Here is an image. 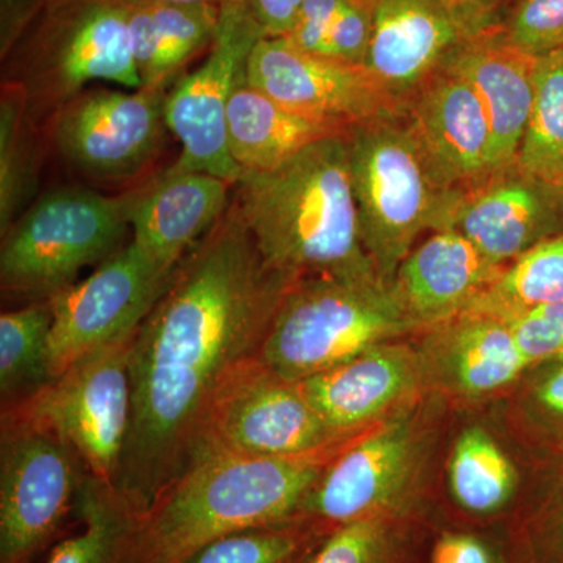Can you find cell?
Masks as SVG:
<instances>
[{
  "instance_id": "6da1fadb",
  "label": "cell",
  "mask_w": 563,
  "mask_h": 563,
  "mask_svg": "<svg viewBox=\"0 0 563 563\" xmlns=\"http://www.w3.org/2000/svg\"><path fill=\"white\" fill-rule=\"evenodd\" d=\"M291 285L232 203L174 269L133 339L131 429L113 487L139 512L184 472L214 391L258 354Z\"/></svg>"
},
{
  "instance_id": "7a4b0ae2",
  "label": "cell",
  "mask_w": 563,
  "mask_h": 563,
  "mask_svg": "<svg viewBox=\"0 0 563 563\" xmlns=\"http://www.w3.org/2000/svg\"><path fill=\"white\" fill-rule=\"evenodd\" d=\"M232 207L269 268L292 284L377 276L363 244L346 136L310 144L268 172H244Z\"/></svg>"
},
{
  "instance_id": "3957f363",
  "label": "cell",
  "mask_w": 563,
  "mask_h": 563,
  "mask_svg": "<svg viewBox=\"0 0 563 563\" xmlns=\"http://www.w3.org/2000/svg\"><path fill=\"white\" fill-rule=\"evenodd\" d=\"M344 443L298 457L196 451L139 515L122 563H185L228 533L292 520Z\"/></svg>"
},
{
  "instance_id": "277c9868",
  "label": "cell",
  "mask_w": 563,
  "mask_h": 563,
  "mask_svg": "<svg viewBox=\"0 0 563 563\" xmlns=\"http://www.w3.org/2000/svg\"><path fill=\"white\" fill-rule=\"evenodd\" d=\"M413 333L420 329L393 285L379 277L306 279L282 298L258 358L285 379L301 383Z\"/></svg>"
},
{
  "instance_id": "5b68a950",
  "label": "cell",
  "mask_w": 563,
  "mask_h": 563,
  "mask_svg": "<svg viewBox=\"0 0 563 563\" xmlns=\"http://www.w3.org/2000/svg\"><path fill=\"white\" fill-rule=\"evenodd\" d=\"M346 144L363 244L393 285L420 235L448 228L459 195L440 190L406 118L352 128Z\"/></svg>"
},
{
  "instance_id": "8992f818",
  "label": "cell",
  "mask_w": 563,
  "mask_h": 563,
  "mask_svg": "<svg viewBox=\"0 0 563 563\" xmlns=\"http://www.w3.org/2000/svg\"><path fill=\"white\" fill-rule=\"evenodd\" d=\"M21 38L3 81L24 88L31 113L57 110L98 81L143 87L124 0H51Z\"/></svg>"
},
{
  "instance_id": "52a82bcc",
  "label": "cell",
  "mask_w": 563,
  "mask_h": 563,
  "mask_svg": "<svg viewBox=\"0 0 563 563\" xmlns=\"http://www.w3.org/2000/svg\"><path fill=\"white\" fill-rule=\"evenodd\" d=\"M354 439L324 466L296 518L336 528L365 518H396L412 506L437 442L429 407L410 401Z\"/></svg>"
},
{
  "instance_id": "ba28073f",
  "label": "cell",
  "mask_w": 563,
  "mask_h": 563,
  "mask_svg": "<svg viewBox=\"0 0 563 563\" xmlns=\"http://www.w3.org/2000/svg\"><path fill=\"white\" fill-rule=\"evenodd\" d=\"M128 229L125 196L76 187L46 192L2 233V290L36 301L54 298L81 269L121 250Z\"/></svg>"
},
{
  "instance_id": "9c48e42d",
  "label": "cell",
  "mask_w": 563,
  "mask_h": 563,
  "mask_svg": "<svg viewBox=\"0 0 563 563\" xmlns=\"http://www.w3.org/2000/svg\"><path fill=\"white\" fill-rule=\"evenodd\" d=\"M88 472L65 439L14 406L0 433V561L27 563L77 507Z\"/></svg>"
},
{
  "instance_id": "30bf717a",
  "label": "cell",
  "mask_w": 563,
  "mask_h": 563,
  "mask_svg": "<svg viewBox=\"0 0 563 563\" xmlns=\"http://www.w3.org/2000/svg\"><path fill=\"white\" fill-rule=\"evenodd\" d=\"M351 439L333 432L301 385L273 372L257 354L235 366L214 391L195 453L298 457Z\"/></svg>"
},
{
  "instance_id": "8fae6325",
  "label": "cell",
  "mask_w": 563,
  "mask_h": 563,
  "mask_svg": "<svg viewBox=\"0 0 563 563\" xmlns=\"http://www.w3.org/2000/svg\"><path fill=\"white\" fill-rule=\"evenodd\" d=\"M135 332L88 352L24 401L31 415L74 448L92 476L113 485L132 420L131 355Z\"/></svg>"
},
{
  "instance_id": "7c38bea8",
  "label": "cell",
  "mask_w": 563,
  "mask_h": 563,
  "mask_svg": "<svg viewBox=\"0 0 563 563\" xmlns=\"http://www.w3.org/2000/svg\"><path fill=\"white\" fill-rule=\"evenodd\" d=\"M262 38L246 3H222L206 60L166 95V128L179 140L180 168L213 174L232 185L239 181L243 172L229 152L228 109L236 88L246 81L247 63Z\"/></svg>"
},
{
  "instance_id": "4fadbf2b",
  "label": "cell",
  "mask_w": 563,
  "mask_h": 563,
  "mask_svg": "<svg viewBox=\"0 0 563 563\" xmlns=\"http://www.w3.org/2000/svg\"><path fill=\"white\" fill-rule=\"evenodd\" d=\"M169 87L143 85L132 91L90 87L54 110L49 136L58 154L92 180L139 176L165 136Z\"/></svg>"
},
{
  "instance_id": "5bb4252c",
  "label": "cell",
  "mask_w": 563,
  "mask_h": 563,
  "mask_svg": "<svg viewBox=\"0 0 563 563\" xmlns=\"http://www.w3.org/2000/svg\"><path fill=\"white\" fill-rule=\"evenodd\" d=\"M174 269L158 265L131 242L87 279L51 298L54 321L47 366L52 379L88 352L139 331L168 288Z\"/></svg>"
},
{
  "instance_id": "9a60e30c",
  "label": "cell",
  "mask_w": 563,
  "mask_h": 563,
  "mask_svg": "<svg viewBox=\"0 0 563 563\" xmlns=\"http://www.w3.org/2000/svg\"><path fill=\"white\" fill-rule=\"evenodd\" d=\"M246 81L296 113L344 129L407 117L365 65L310 54L287 38L258 41Z\"/></svg>"
},
{
  "instance_id": "2e32d148",
  "label": "cell",
  "mask_w": 563,
  "mask_h": 563,
  "mask_svg": "<svg viewBox=\"0 0 563 563\" xmlns=\"http://www.w3.org/2000/svg\"><path fill=\"white\" fill-rule=\"evenodd\" d=\"M406 120L440 190L463 195L496 172L483 102L455 70L442 66L429 77L407 102Z\"/></svg>"
},
{
  "instance_id": "e0dca14e",
  "label": "cell",
  "mask_w": 563,
  "mask_h": 563,
  "mask_svg": "<svg viewBox=\"0 0 563 563\" xmlns=\"http://www.w3.org/2000/svg\"><path fill=\"white\" fill-rule=\"evenodd\" d=\"M446 229L461 232L496 265H509L563 231V187L510 163L459 195Z\"/></svg>"
},
{
  "instance_id": "ac0fdd59",
  "label": "cell",
  "mask_w": 563,
  "mask_h": 563,
  "mask_svg": "<svg viewBox=\"0 0 563 563\" xmlns=\"http://www.w3.org/2000/svg\"><path fill=\"white\" fill-rule=\"evenodd\" d=\"M372 40L365 68L407 107L459 46L477 35L451 0H368Z\"/></svg>"
},
{
  "instance_id": "d6986e66",
  "label": "cell",
  "mask_w": 563,
  "mask_h": 563,
  "mask_svg": "<svg viewBox=\"0 0 563 563\" xmlns=\"http://www.w3.org/2000/svg\"><path fill=\"white\" fill-rule=\"evenodd\" d=\"M417 335L424 388L455 398L496 395L517 384L532 366L509 322L477 310Z\"/></svg>"
},
{
  "instance_id": "ffe728a7",
  "label": "cell",
  "mask_w": 563,
  "mask_h": 563,
  "mask_svg": "<svg viewBox=\"0 0 563 563\" xmlns=\"http://www.w3.org/2000/svg\"><path fill=\"white\" fill-rule=\"evenodd\" d=\"M299 385L325 424L351 439L415 401L424 380L417 344L395 340L376 344Z\"/></svg>"
},
{
  "instance_id": "44dd1931",
  "label": "cell",
  "mask_w": 563,
  "mask_h": 563,
  "mask_svg": "<svg viewBox=\"0 0 563 563\" xmlns=\"http://www.w3.org/2000/svg\"><path fill=\"white\" fill-rule=\"evenodd\" d=\"M232 190L231 181L188 172L174 163L125 196L132 242L158 265L176 268L224 217L232 203Z\"/></svg>"
},
{
  "instance_id": "7402d4cb",
  "label": "cell",
  "mask_w": 563,
  "mask_h": 563,
  "mask_svg": "<svg viewBox=\"0 0 563 563\" xmlns=\"http://www.w3.org/2000/svg\"><path fill=\"white\" fill-rule=\"evenodd\" d=\"M503 269L461 232L443 229L404 258L393 288L422 332L472 309Z\"/></svg>"
},
{
  "instance_id": "603a6c76",
  "label": "cell",
  "mask_w": 563,
  "mask_h": 563,
  "mask_svg": "<svg viewBox=\"0 0 563 563\" xmlns=\"http://www.w3.org/2000/svg\"><path fill=\"white\" fill-rule=\"evenodd\" d=\"M537 57L517 49L498 25L477 33L443 63L472 85L493 135L496 169L517 161L536 96Z\"/></svg>"
},
{
  "instance_id": "cb8c5ba5",
  "label": "cell",
  "mask_w": 563,
  "mask_h": 563,
  "mask_svg": "<svg viewBox=\"0 0 563 563\" xmlns=\"http://www.w3.org/2000/svg\"><path fill=\"white\" fill-rule=\"evenodd\" d=\"M350 131L296 113L247 81L229 103V152L243 173L277 168L310 144L346 136Z\"/></svg>"
},
{
  "instance_id": "d4e9b609",
  "label": "cell",
  "mask_w": 563,
  "mask_h": 563,
  "mask_svg": "<svg viewBox=\"0 0 563 563\" xmlns=\"http://www.w3.org/2000/svg\"><path fill=\"white\" fill-rule=\"evenodd\" d=\"M77 514L84 531L65 540L44 563H122L139 510L113 485L88 474Z\"/></svg>"
},
{
  "instance_id": "484cf974",
  "label": "cell",
  "mask_w": 563,
  "mask_h": 563,
  "mask_svg": "<svg viewBox=\"0 0 563 563\" xmlns=\"http://www.w3.org/2000/svg\"><path fill=\"white\" fill-rule=\"evenodd\" d=\"M38 146L27 92L3 81L0 96V233L33 203L38 188Z\"/></svg>"
},
{
  "instance_id": "4316f807",
  "label": "cell",
  "mask_w": 563,
  "mask_h": 563,
  "mask_svg": "<svg viewBox=\"0 0 563 563\" xmlns=\"http://www.w3.org/2000/svg\"><path fill=\"white\" fill-rule=\"evenodd\" d=\"M54 321L51 299L0 317V393L3 406L24 401L51 384L47 343Z\"/></svg>"
},
{
  "instance_id": "83f0119b",
  "label": "cell",
  "mask_w": 563,
  "mask_h": 563,
  "mask_svg": "<svg viewBox=\"0 0 563 563\" xmlns=\"http://www.w3.org/2000/svg\"><path fill=\"white\" fill-rule=\"evenodd\" d=\"M559 302H563V231L504 266L470 310L509 321L528 310Z\"/></svg>"
},
{
  "instance_id": "f1b7e54d",
  "label": "cell",
  "mask_w": 563,
  "mask_h": 563,
  "mask_svg": "<svg viewBox=\"0 0 563 563\" xmlns=\"http://www.w3.org/2000/svg\"><path fill=\"white\" fill-rule=\"evenodd\" d=\"M450 487L466 512H498L517 488V470L498 442L479 426L455 440L450 459Z\"/></svg>"
},
{
  "instance_id": "f546056e",
  "label": "cell",
  "mask_w": 563,
  "mask_h": 563,
  "mask_svg": "<svg viewBox=\"0 0 563 563\" xmlns=\"http://www.w3.org/2000/svg\"><path fill=\"white\" fill-rule=\"evenodd\" d=\"M515 162L563 187V51L537 57L536 96Z\"/></svg>"
},
{
  "instance_id": "4dcf8cb0",
  "label": "cell",
  "mask_w": 563,
  "mask_h": 563,
  "mask_svg": "<svg viewBox=\"0 0 563 563\" xmlns=\"http://www.w3.org/2000/svg\"><path fill=\"white\" fill-rule=\"evenodd\" d=\"M158 36L157 85L169 87L192 57L211 47L220 25L214 3H150Z\"/></svg>"
},
{
  "instance_id": "1f68e13d",
  "label": "cell",
  "mask_w": 563,
  "mask_h": 563,
  "mask_svg": "<svg viewBox=\"0 0 563 563\" xmlns=\"http://www.w3.org/2000/svg\"><path fill=\"white\" fill-rule=\"evenodd\" d=\"M312 521L292 518L228 533L196 551L185 563H296L310 539Z\"/></svg>"
},
{
  "instance_id": "d6a6232c",
  "label": "cell",
  "mask_w": 563,
  "mask_h": 563,
  "mask_svg": "<svg viewBox=\"0 0 563 563\" xmlns=\"http://www.w3.org/2000/svg\"><path fill=\"white\" fill-rule=\"evenodd\" d=\"M401 551L396 518H365L333 528L306 563H398Z\"/></svg>"
},
{
  "instance_id": "836d02e7",
  "label": "cell",
  "mask_w": 563,
  "mask_h": 563,
  "mask_svg": "<svg viewBox=\"0 0 563 563\" xmlns=\"http://www.w3.org/2000/svg\"><path fill=\"white\" fill-rule=\"evenodd\" d=\"M498 29L532 57L563 51V0H509Z\"/></svg>"
},
{
  "instance_id": "e575fe53",
  "label": "cell",
  "mask_w": 563,
  "mask_h": 563,
  "mask_svg": "<svg viewBox=\"0 0 563 563\" xmlns=\"http://www.w3.org/2000/svg\"><path fill=\"white\" fill-rule=\"evenodd\" d=\"M507 322L531 365L563 361V302L537 307Z\"/></svg>"
},
{
  "instance_id": "d590c367",
  "label": "cell",
  "mask_w": 563,
  "mask_h": 563,
  "mask_svg": "<svg viewBox=\"0 0 563 563\" xmlns=\"http://www.w3.org/2000/svg\"><path fill=\"white\" fill-rule=\"evenodd\" d=\"M372 27V7L368 0H346L329 33L328 57L365 65Z\"/></svg>"
},
{
  "instance_id": "8d00e7d4",
  "label": "cell",
  "mask_w": 563,
  "mask_h": 563,
  "mask_svg": "<svg viewBox=\"0 0 563 563\" xmlns=\"http://www.w3.org/2000/svg\"><path fill=\"white\" fill-rule=\"evenodd\" d=\"M346 0H303L295 31L285 38L299 49L328 57L329 33Z\"/></svg>"
},
{
  "instance_id": "74e56055",
  "label": "cell",
  "mask_w": 563,
  "mask_h": 563,
  "mask_svg": "<svg viewBox=\"0 0 563 563\" xmlns=\"http://www.w3.org/2000/svg\"><path fill=\"white\" fill-rule=\"evenodd\" d=\"M129 36L141 81L157 85L158 36L150 3L129 5Z\"/></svg>"
},
{
  "instance_id": "f35d334b",
  "label": "cell",
  "mask_w": 563,
  "mask_h": 563,
  "mask_svg": "<svg viewBox=\"0 0 563 563\" xmlns=\"http://www.w3.org/2000/svg\"><path fill=\"white\" fill-rule=\"evenodd\" d=\"M537 365L542 368L529 383V406L550 420L563 422V361Z\"/></svg>"
},
{
  "instance_id": "ab89813d",
  "label": "cell",
  "mask_w": 563,
  "mask_h": 563,
  "mask_svg": "<svg viewBox=\"0 0 563 563\" xmlns=\"http://www.w3.org/2000/svg\"><path fill=\"white\" fill-rule=\"evenodd\" d=\"M303 0H244L265 38H285L295 31Z\"/></svg>"
},
{
  "instance_id": "60d3db41",
  "label": "cell",
  "mask_w": 563,
  "mask_h": 563,
  "mask_svg": "<svg viewBox=\"0 0 563 563\" xmlns=\"http://www.w3.org/2000/svg\"><path fill=\"white\" fill-rule=\"evenodd\" d=\"M432 563H493L487 548L465 533H446L433 548Z\"/></svg>"
},
{
  "instance_id": "b9f144b4",
  "label": "cell",
  "mask_w": 563,
  "mask_h": 563,
  "mask_svg": "<svg viewBox=\"0 0 563 563\" xmlns=\"http://www.w3.org/2000/svg\"><path fill=\"white\" fill-rule=\"evenodd\" d=\"M451 2L473 25L474 31L483 33L499 24L509 0H451Z\"/></svg>"
},
{
  "instance_id": "7bdbcfd3",
  "label": "cell",
  "mask_w": 563,
  "mask_h": 563,
  "mask_svg": "<svg viewBox=\"0 0 563 563\" xmlns=\"http://www.w3.org/2000/svg\"><path fill=\"white\" fill-rule=\"evenodd\" d=\"M128 5H136V3H214L222 5L228 2H244V0H124Z\"/></svg>"
}]
</instances>
